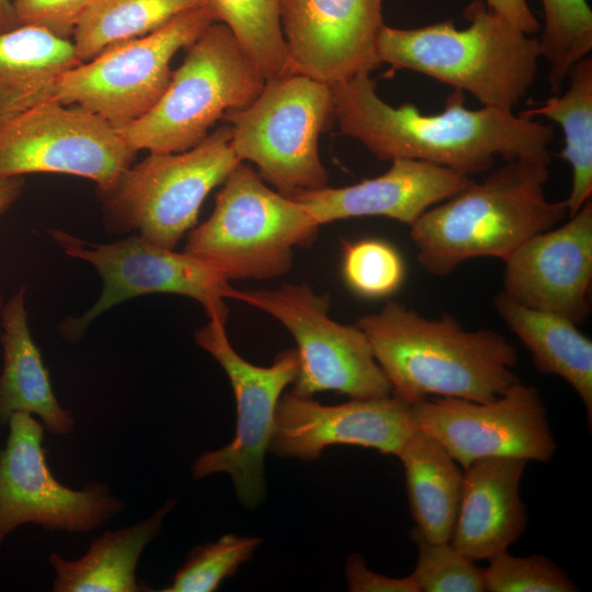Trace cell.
Wrapping results in <instances>:
<instances>
[{"instance_id":"16","label":"cell","mask_w":592,"mask_h":592,"mask_svg":"<svg viewBox=\"0 0 592 592\" xmlns=\"http://www.w3.org/2000/svg\"><path fill=\"white\" fill-rule=\"evenodd\" d=\"M383 1L282 0L289 71L331 86L378 68Z\"/></svg>"},{"instance_id":"37","label":"cell","mask_w":592,"mask_h":592,"mask_svg":"<svg viewBox=\"0 0 592 592\" xmlns=\"http://www.w3.org/2000/svg\"><path fill=\"white\" fill-rule=\"evenodd\" d=\"M24 190V178L0 177V214L5 213L19 200Z\"/></svg>"},{"instance_id":"28","label":"cell","mask_w":592,"mask_h":592,"mask_svg":"<svg viewBox=\"0 0 592 592\" xmlns=\"http://www.w3.org/2000/svg\"><path fill=\"white\" fill-rule=\"evenodd\" d=\"M225 24L267 80L289 72L282 29V0H202Z\"/></svg>"},{"instance_id":"38","label":"cell","mask_w":592,"mask_h":592,"mask_svg":"<svg viewBox=\"0 0 592 592\" xmlns=\"http://www.w3.org/2000/svg\"><path fill=\"white\" fill-rule=\"evenodd\" d=\"M12 1L0 0V32H5L18 27Z\"/></svg>"},{"instance_id":"32","label":"cell","mask_w":592,"mask_h":592,"mask_svg":"<svg viewBox=\"0 0 592 592\" xmlns=\"http://www.w3.org/2000/svg\"><path fill=\"white\" fill-rule=\"evenodd\" d=\"M410 537L419 550L411 574L420 592H486L483 569L449 542H429L413 528Z\"/></svg>"},{"instance_id":"13","label":"cell","mask_w":592,"mask_h":592,"mask_svg":"<svg viewBox=\"0 0 592 592\" xmlns=\"http://www.w3.org/2000/svg\"><path fill=\"white\" fill-rule=\"evenodd\" d=\"M195 342L227 374L237 405L236 434L226 446L201 454L192 465L195 479L226 473L232 478L238 499L254 508L265 492L264 454L273 431L275 410L285 387L299 367L296 350L281 352L271 366H257L232 348L226 325L209 319L195 331Z\"/></svg>"},{"instance_id":"4","label":"cell","mask_w":592,"mask_h":592,"mask_svg":"<svg viewBox=\"0 0 592 592\" xmlns=\"http://www.w3.org/2000/svg\"><path fill=\"white\" fill-rule=\"evenodd\" d=\"M468 26L442 21L414 29L382 25L380 64L431 77L469 93L481 106L511 111L533 87L542 58L538 38L489 10L483 0L464 11Z\"/></svg>"},{"instance_id":"15","label":"cell","mask_w":592,"mask_h":592,"mask_svg":"<svg viewBox=\"0 0 592 592\" xmlns=\"http://www.w3.org/2000/svg\"><path fill=\"white\" fill-rule=\"evenodd\" d=\"M410 411L415 428L464 468L488 457L546 463L557 449L538 390L520 382L491 401L425 398L410 405Z\"/></svg>"},{"instance_id":"17","label":"cell","mask_w":592,"mask_h":592,"mask_svg":"<svg viewBox=\"0 0 592 592\" xmlns=\"http://www.w3.org/2000/svg\"><path fill=\"white\" fill-rule=\"evenodd\" d=\"M414 430L410 405L391 395L326 406L291 391L278 400L269 448L303 460L319 458L334 444L397 456Z\"/></svg>"},{"instance_id":"2","label":"cell","mask_w":592,"mask_h":592,"mask_svg":"<svg viewBox=\"0 0 592 592\" xmlns=\"http://www.w3.org/2000/svg\"><path fill=\"white\" fill-rule=\"evenodd\" d=\"M391 396L412 405L426 396L487 402L519 378L515 346L492 329L465 330L453 317L428 319L398 301L358 318Z\"/></svg>"},{"instance_id":"3","label":"cell","mask_w":592,"mask_h":592,"mask_svg":"<svg viewBox=\"0 0 592 592\" xmlns=\"http://www.w3.org/2000/svg\"><path fill=\"white\" fill-rule=\"evenodd\" d=\"M547 163L505 161L481 182L430 207L410 225L417 259L428 272L445 276L481 257L505 261L533 236L568 216L566 200L549 201Z\"/></svg>"},{"instance_id":"8","label":"cell","mask_w":592,"mask_h":592,"mask_svg":"<svg viewBox=\"0 0 592 592\" xmlns=\"http://www.w3.org/2000/svg\"><path fill=\"white\" fill-rule=\"evenodd\" d=\"M241 161L228 124L180 152H151L132 164L117 184L100 195L109 232L137 235L174 250L197 224L206 196Z\"/></svg>"},{"instance_id":"9","label":"cell","mask_w":592,"mask_h":592,"mask_svg":"<svg viewBox=\"0 0 592 592\" xmlns=\"http://www.w3.org/2000/svg\"><path fill=\"white\" fill-rule=\"evenodd\" d=\"M48 234L67 255L90 263L102 280L98 300L82 315L59 325V333L68 342L79 341L104 311L143 295L167 293L192 298L209 319L225 325L229 316L225 299L239 300L240 291L225 276L184 251L160 247L137 235L98 243L58 228Z\"/></svg>"},{"instance_id":"14","label":"cell","mask_w":592,"mask_h":592,"mask_svg":"<svg viewBox=\"0 0 592 592\" xmlns=\"http://www.w3.org/2000/svg\"><path fill=\"white\" fill-rule=\"evenodd\" d=\"M0 449V547L15 528L33 523L46 531L86 533L123 510V502L101 482L71 489L50 471L43 446L44 425L30 413L10 417Z\"/></svg>"},{"instance_id":"35","label":"cell","mask_w":592,"mask_h":592,"mask_svg":"<svg viewBox=\"0 0 592 592\" xmlns=\"http://www.w3.org/2000/svg\"><path fill=\"white\" fill-rule=\"evenodd\" d=\"M349 589L352 592H420L412 574L390 578L371 571L360 554H351L345 563Z\"/></svg>"},{"instance_id":"7","label":"cell","mask_w":592,"mask_h":592,"mask_svg":"<svg viewBox=\"0 0 592 592\" xmlns=\"http://www.w3.org/2000/svg\"><path fill=\"white\" fill-rule=\"evenodd\" d=\"M224 118L238 159L255 164L281 194L292 197L327 186L319 136L334 119L330 84L289 71L265 80L250 104Z\"/></svg>"},{"instance_id":"5","label":"cell","mask_w":592,"mask_h":592,"mask_svg":"<svg viewBox=\"0 0 592 592\" xmlns=\"http://www.w3.org/2000/svg\"><path fill=\"white\" fill-rule=\"evenodd\" d=\"M319 227L300 203L240 162L223 182L210 216L187 234L183 251L228 281L272 280L291 270L294 248L311 246Z\"/></svg>"},{"instance_id":"34","label":"cell","mask_w":592,"mask_h":592,"mask_svg":"<svg viewBox=\"0 0 592 592\" xmlns=\"http://www.w3.org/2000/svg\"><path fill=\"white\" fill-rule=\"evenodd\" d=\"M91 0H12L16 22L45 29L71 39L75 26Z\"/></svg>"},{"instance_id":"23","label":"cell","mask_w":592,"mask_h":592,"mask_svg":"<svg viewBox=\"0 0 592 592\" xmlns=\"http://www.w3.org/2000/svg\"><path fill=\"white\" fill-rule=\"evenodd\" d=\"M168 500L146 519L95 538L86 554L67 560L54 553L48 563L54 571V592H141L150 591L136 574L146 546L159 534L166 516L174 509Z\"/></svg>"},{"instance_id":"29","label":"cell","mask_w":592,"mask_h":592,"mask_svg":"<svg viewBox=\"0 0 592 592\" xmlns=\"http://www.w3.org/2000/svg\"><path fill=\"white\" fill-rule=\"evenodd\" d=\"M544 27L538 37L547 81L558 94L571 67L592 50V10L587 0H540Z\"/></svg>"},{"instance_id":"25","label":"cell","mask_w":592,"mask_h":592,"mask_svg":"<svg viewBox=\"0 0 592 592\" xmlns=\"http://www.w3.org/2000/svg\"><path fill=\"white\" fill-rule=\"evenodd\" d=\"M397 457L405 470L413 530L429 542H449L463 487L457 462L436 440L417 428Z\"/></svg>"},{"instance_id":"39","label":"cell","mask_w":592,"mask_h":592,"mask_svg":"<svg viewBox=\"0 0 592 592\" xmlns=\"http://www.w3.org/2000/svg\"><path fill=\"white\" fill-rule=\"evenodd\" d=\"M3 304H4V301H3L2 295L0 293V312H1V309L3 307Z\"/></svg>"},{"instance_id":"20","label":"cell","mask_w":592,"mask_h":592,"mask_svg":"<svg viewBox=\"0 0 592 592\" xmlns=\"http://www.w3.org/2000/svg\"><path fill=\"white\" fill-rule=\"evenodd\" d=\"M526 463L515 457H488L464 468L449 543L474 562L506 551L525 533L527 513L520 485Z\"/></svg>"},{"instance_id":"6","label":"cell","mask_w":592,"mask_h":592,"mask_svg":"<svg viewBox=\"0 0 592 592\" xmlns=\"http://www.w3.org/2000/svg\"><path fill=\"white\" fill-rule=\"evenodd\" d=\"M187 48L156 104L116 128L135 152L187 150L218 119L247 106L261 92L265 79L225 24L212 23Z\"/></svg>"},{"instance_id":"26","label":"cell","mask_w":592,"mask_h":592,"mask_svg":"<svg viewBox=\"0 0 592 592\" xmlns=\"http://www.w3.org/2000/svg\"><path fill=\"white\" fill-rule=\"evenodd\" d=\"M569 84L561 94H553L542 105L520 115L544 116L558 124L565 136L560 156L572 170L568 216L576 214L592 195V59L576 62L568 72Z\"/></svg>"},{"instance_id":"12","label":"cell","mask_w":592,"mask_h":592,"mask_svg":"<svg viewBox=\"0 0 592 592\" xmlns=\"http://www.w3.org/2000/svg\"><path fill=\"white\" fill-rule=\"evenodd\" d=\"M135 152L117 129L76 105L48 100L0 129V177L60 173L93 181L110 192Z\"/></svg>"},{"instance_id":"11","label":"cell","mask_w":592,"mask_h":592,"mask_svg":"<svg viewBox=\"0 0 592 592\" xmlns=\"http://www.w3.org/2000/svg\"><path fill=\"white\" fill-rule=\"evenodd\" d=\"M244 301L278 320L297 344L299 367L292 392L300 397L333 390L351 399L391 395L364 332L329 317L330 297L306 283L275 289L240 291Z\"/></svg>"},{"instance_id":"18","label":"cell","mask_w":592,"mask_h":592,"mask_svg":"<svg viewBox=\"0 0 592 592\" xmlns=\"http://www.w3.org/2000/svg\"><path fill=\"white\" fill-rule=\"evenodd\" d=\"M504 262L502 291L511 298L577 326L584 322L591 310L592 201L567 223L526 240Z\"/></svg>"},{"instance_id":"36","label":"cell","mask_w":592,"mask_h":592,"mask_svg":"<svg viewBox=\"0 0 592 592\" xmlns=\"http://www.w3.org/2000/svg\"><path fill=\"white\" fill-rule=\"evenodd\" d=\"M487 8L506 19L524 33L532 35L539 31L540 24L530 9L526 0H483Z\"/></svg>"},{"instance_id":"33","label":"cell","mask_w":592,"mask_h":592,"mask_svg":"<svg viewBox=\"0 0 592 592\" xmlns=\"http://www.w3.org/2000/svg\"><path fill=\"white\" fill-rule=\"evenodd\" d=\"M483 569L488 592H574L579 588L556 562L543 554L515 557L506 551Z\"/></svg>"},{"instance_id":"1","label":"cell","mask_w":592,"mask_h":592,"mask_svg":"<svg viewBox=\"0 0 592 592\" xmlns=\"http://www.w3.org/2000/svg\"><path fill=\"white\" fill-rule=\"evenodd\" d=\"M331 89L340 130L379 160H419L469 178L490 170L498 157L550 163L551 126L511 111L468 109L460 90L447 95L441 112L424 114L413 103L384 101L371 73Z\"/></svg>"},{"instance_id":"10","label":"cell","mask_w":592,"mask_h":592,"mask_svg":"<svg viewBox=\"0 0 592 592\" xmlns=\"http://www.w3.org/2000/svg\"><path fill=\"white\" fill-rule=\"evenodd\" d=\"M215 22L196 8L179 14L157 31L116 44L58 79L53 100L84 109L115 128L146 114L170 82L171 60Z\"/></svg>"},{"instance_id":"19","label":"cell","mask_w":592,"mask_h":592,"mask_svg":"<svg viewBox=\"0 0 592 592\" xmlns=\"http://www.w3.org/2000/svg\"><path fill=\"white\" fill-rule=\"evenodd\" d=\"M471 179L448 168L395 159L383 174L343 187H322L291 198L321 226L353 217L384 216L407 225L462 191Z\"/></svg>"},{"instance_id":"31","label":"cell","mask_w":592,"mask_h":592,"mask_svg":"<svg viewBox=\"0 0 592 592\" xmlns=\"http://www.w3.org/2000/svg\"><path fill=\"white\" fill-rule=\"evenodd\" d=\"M405 262L399 251L380 239L343 242L342 275L346 285L367 298L394 294L405 280Z\"/></svg>"},{"instance_id":"24","label":"cell","mask_w":592,"mask_h":592,"mask_svg":"<svg viewBox=\"0 0 592 592\" xmlns=\"http://www.w3.org/2000/svg\"><path fill=\"white\" fill-rule=\"evenodd\" d=\"M493 305L528 349L535 368L563 378L580 397L592 423V341L577 325L557 314L521 305L501 291Z\"/></svg>"},{"instance_id":"22","label":"cell","mask_w":592,"mask_h":592,"mask_svg":"<svg viewBox=\"0 0 592 592\" xmlns=\"http://www.w3.org/2000/svg\"><path fill=\"white\" fill-rule=\"evenodd\" d=\"M81 64L71 39L31 25L0 32V129L53 100L60 76Z\"/></svg>"},{"instance_id":"30","label":"cell","mask_w":592,"mask_h":592,"mask_svg":"<svg viewBox=\"0 0 592 592\" xmlns=\"http://www.w3.org/2000/svg\"><path fill=\"white\" fill-rule=\"evenodd\" d=\"M261 539L227 534L196 546L163 592H212L249 560Z\"/></svg>"},{"instance_id":"21","label":"cell","mask_w":592,"mask_h":592,"mask_svg":"<svg viewBox=\"0 0 592 592\" xmlns=\"http://www.w3.org/2000/svg\"><path fill=\"white\" fill-rule=\"evenodd\" d=\"M26 286L10 296L1 309L2 367L0 368V423L25 412L39 418L45 430L64 436L75 429L71 412L57 400L27 322Z\"/></svg>"},{"instance_id":"27","label":"cell","mask_w":592,"mask_h":592,"mask_svg":"<svg viewBox=\"0 0 592 592\" xmlns=\"http://www.w3.org/2000/svg\"><path fill=\"white\" fill-rule=\"evenodd\" d=\"M202 0H91L71 35L80 62L116 44L150 34Z\"/></svg>"}]
</instances>
